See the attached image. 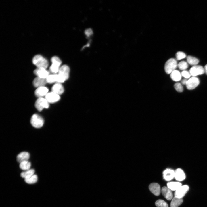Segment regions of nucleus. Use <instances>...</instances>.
<instances>
[{
	"mask_svg": "<svg viewBox=\"0 0 207 207\" xmlns=\"http://www.w3.org/2000/svg\"><path fill=\"white\" fill-rule=\"evenodd\" d=\"M32 62L37 68L46 69L48 66V62L47 60L40 55L35 56L32 59Z\"/></svg>",
	"mask_w": 207,
	"mask_h": 207,
	"instance_id": "obj_1",
	"label": "nucleus"
},
{
	"mask_svg": "<svg viewBox=\"0 0 207 207\" xmlns=\"http://www.w3.org/2000/svg\"><path fill=\"white\" fill-rule=\"evenodd\" d=\"M178 66L176 60L174 58L168 59L166 62L164 66V70L167 74L170 73L174 70Z\"/></svg>",
	"mask_w": 207,
	"mask_h": 207,
	"instance_id": "obj_2",
	"label": "nucleus"
},
{
	"mask_svg": "<svg viewBox=\"0 0 207 207\" xmlns=\"http://www.w3.org/2000/svg\"><path fill=\"white\" fill-rule=\"evenodd\" d=\"M51 60L52 64L49 68L50 71L54 74L58 72L62 63L61 60L57 57L54 56L52 57Z\"/></svg>",
	"mask_w": 207,
	"mask_h": 207,
	"instance_id": "obj_3",
	"label": "nucleus"
},
{
	"mask_svg": "<svg viewBox=\"0 0 207 207\" xmlns=\"http://www.w3.org/2000/svg\"><path fill=\"white\" fill-rule=\"evenodd\" d=\"M30 123L34 127L39 128L42 127L43 125L44 120L41 116L37 114H34L31 118Z\"/></svg>",
	"mask_w": 207,
	"mask_h": 207,
	"instance_id": "obj_4",
	"label": "nucleus"
},
{
	"mask_svg": "<svg viewBox=\"0 0 207 207\" xmlns=\"http://www.w3.org/2000/svg\"><path fill=\"white\" fill-rule=\"evenodd\" d=\"M35 106L39 111H40L44 108H48L49 106V103L45 98L39 97L35 102Z\"/></svg>",
	"mask_w": 207,
	"mask_h": 207,
	"instance_id": "obj_5",
	"label": "nucleus"
},
{
	"mask_svg": "<svg viewBox=\"0 0 207 207\" xmlns=\"http://www.w3.org/2000/svg\"><path fill=\"white\" fill-rule=\"evenodd\" d=\"M199 83L198 78L195 76H193L187 80L185 85L188 89L192 90L195 88Z\"/></svg>",
	"mask_w": 207,
	"mask_h": 207,
	"instance_id": "obj_6",
	"label": "nucleus"
},
{
	"mask_svg": "<svg viewBox=\"0 0 207 207\" xmlns=\"http://www.w3.org/2000/svg\"><path fill=\"white\" fill-rule=\"evenodd\" d=\"M70 71V69L68 66L64 65L60 67L58 74L66 80L69 78Z\"/></svg>",
	"mask_w": 207,
	"mask_h": 207,
	"instance_id": "obj_7",
	"label": "nucleus"
},
{
	"mask_svg": "<svg viewBox=\"0 0 207 207\" xmlns=\"http://www.w3.org/2000/svg\"><path fill=\"white\" fill-rule=\"evenodd\" d=\"M189 72L191 75L195 76L203 74L204 73V70L202 66L196 65L192 67L190 69Z\"/></svg>",
	"mask_w": 207,
	"mask_h": 207,
	"instance_id": "obj_8",
	"label": "nucleus"
},
{
	"mask_svg": "<svg viewBox=\"0 0 207 207\" xmlns=\"http://www.w3.org/2000/svg\"><path fill=\"white\" fill-rule=\"evenodd\" d=\"M47 83H52L55 82L61 83L65 80L58 74L49 75L46 78Z\"/></svg>",
	"mask_w": 207,
	"mask_h": 207,
	"instance_id": "obj_9",
	"label": "nucleus"
},
{
	"mask_svg": "<svg viewBox=\"0 0 207 207\" xmlns=\"http://www.w3.org/2000/svg\"><path fill=\"white\" fill-rule=\"evenodd\" d=\"M189 187L187 185H182L177 190L175 191V196L179 198L184 197L189 190Z\"/></svg>",
	"mask_w": 207,
	"mask_h": 207,
	"instance_id": "obj_10",
	"label": "nucleus"
},
{
	"mask_svg": "<svg viewBox=\"0 0 207 207\" xmlns=\"http://www.w3.org/2000/svg\"><path fill=\"white\" fill-rule=\"evenodd\" d=\"M45 98L49 103H54L58 101L60 97L59 95L51 92L47 94L45 96Z\"/></svg>",
	"mask_w": 207,
	"mask_h": 207,
	"instance_id": "obj_11",
	"label": "nucleus"
},
{
	"mask_svg": "<svg viewBox=\"0 0 207 207\" xmlns=\"http://www.w3.org/2000/svg\"><path fill=\"white\" fill-rule=\"evenodd\" d=\"M34 74L37 77L46 79L49 75V72L46 69L37 68L34 71Z\"/></svg>",
	"mask_w": 207,
	"mask_h": 207,
	"instance_id": "obj_12",
	"label": "nucleus"
},
{
	"mask_svg": "<svg viewBox=\"0 0 207 207\" xmlns=\"http://www.w3.org/2000/svg\"><path fill=\"white\" fill-rule=\"evenodd\" d=\"M48 89L45 87L42 86L38 87L35 91V94L36 96L39 98L45 96L48 93Z\"/></svg>",
	"mask_w": 207,
	"mask_h": 207,
	"instance_id": "obj_13",
	"label": "nucleus"
},
{
	"mask_svg": "<svg viewBox=\"0 0 207 207\" xmlns=\"http://www.w3.org/2000/svg\"><path fill=\"white\" fill-rule=\"evenodd\" d=\"M149 189L152 193L156 195H159L160 193V187L157 183H152L149 186Z\"/></svg>",
	"mask_w": 207,
	"mask_h": 207,
	"instance_id": "obj_14",
	"label": "nucleus"
},
{
	"mask_svg": "<svg viewBox=\"0 0 207 207\" xmlns=\"http://www.w3.org/2000/svg\"><path fill=\"white\" fill-rule=\"evenodd\" d=\"M161 192L163 196L167 200L172 199L173 195L171 190L167 187L164 186L162 189Z\"/></svg>",
	"mask_w": 207,
	"mask_h": 207,
	"instance_id": "obj_15",
	"label": "nucleus"
},
{
	"mask_svg": "<svg viewBox=\"0 0 207 207\" xmlns=\"http://www.w3.org/2000/svg\"><path fill=\"white\" fill-rule=\"evenodd\" d=\"M30 154L26 152H23L19 153L17 156V161L20 163L24 161H28L30 158Z\"/></svg>",
	"mask_w": 207,
	"mask_h": 207,
	"instance_id": "obj_16",
	"label": "nucleus"
},
{
	"mask_svg": "<svg viewBox=\"0 0 207 207\" xmlns=\"http://www.w3.org/2000/svg\"><path fill=\"white\" fill-rule=\"evenodd\" d=\"M163 177L166 180L169 181L175 177V171L171 169H167L163 172Z\"/></svg>",
	"mask_w": 207,
	"mask_h": 207,
	"instance_id": "obj_17",
	"label": "nucleus"
},
{
	"mask_svg": "<svg viewBox=\"0 0 207 207\" xmlns=\"http://www.w3.org/2000/svg\"><path fill=\"white\" fill-rule=\"evenodd\" d=\"M51 90L52 92L60 95L64 92V89L60 83H57L53 86Z\"/></svg>",
	"mask_w": 207,
	"mask_h": 207,
	"instance_id": "obj_18",
	"label": "nucleus"
},
{
	"mask_svg": "<svg viewBox=\"0 0 207 207\" xmlns=\"http://www.w3.org/2000/svg\"><path fill=\"white\" fill-rule=\"evenodd\" d=\"M175 177L178 181L183 180L185 178V175L184 171L181 169L178 168L175 171Z\"/></svg>",
	"mask_w": 207,
	"mask_h": 207,
	"instance_id": "obj_19",
	"label": "nucleus"
},
{
	"mask_svg": "<svg viewBox=\"0 0 207 207\" xmlns=\"http://www.w3.org/2000/svg\"><path fill=\"white\" fill-rule=\"evenodd\" d=\"M47 83L46 79L41 78L38 77L36 78L33 81L34 86L37 87L44 86Z\"/></svg>",
	"mask_w": 207,
	"mask_h": 207,
	"instance_id": "obj_20",
	"label": "nucleus"
},
{
	"mask_svg": "<svg viewBox=\"0 0 207 207\" xmlns=\"http://www.w3.org/2000/svg\"><path fill=\"white\" fill-rule=\"evenodd\" d=\"M167 187L172 191H176L182 186L180 182H169L167 183Z\"/></svg>",
	"mask_w": 207,
	"mask_h": 207,
	"instance_id": "obj_21",
	"label": "nucleus"
},
{
	"mask_svg": "<svg viewBox=\"0 0 207 207\" xmlns=\"http://www.w3.org/2000/svg\"><path fill=\"white\" fill-rule=\"evenodd\" d=\"M181 73L178 70H175L170 73V77L171 79L175 81L180 80L181 78Z\"/></svg>",
	"mask_w": 207,
	"mask_h": 207,
	"instance_id": "obj_22",
	"label": "nucleus"
},
{
	"mask_svg": "<svg viewBox=\"0 0 207 207\" xmlns=\"http://www.w3.org/2000/svg\"><path fill=\"white\" fill-rule=\"evenodd\" d=\"M183 200L181 198H179L174 197L172 199L171 202L170 207H178L183 202Z\"/></svg>",
	"mask_w": 207,
	"mask_h": 207,
	"instance_id": "obj_23",
	"label": "nucleus"
},
{
	"mask_svg": "<svg viewBox=\"0 0 207 207\" xmlns=\"http://www.w3.org/2000/svg\"><path fill=\"white\" fill-rule=\"evenodd\" d=\"M34 169H30L22 172L21 173V176L24 179H27L34 174Z\"/></svg>",
	"mask_w": 207,
	"mask_h": 207,
	"instance_id": "obj_24",
	"label": "nucleus"
},
{
	"mask_svg": "<svg viewBox=\"0 0 207 207\" xmlns=\"http://www.w3.org/2000/svg\"><path fill=\"white\" fill-rule=\"evenodd\" d=\"M31 164L28 161L23 162L20 163L19 167L22 170L26 171L30 169Z\"/></svg>",
	"mask_w": 207,
	"mask_h": 207,
	"instance_id": "obj_25",
	"label": "nucleus"
},
{
	"mask_svg": "<svg viewBox=\"0 0 207 207\" xmlns=\"http://www.w3.org/2000/svg\"><path fill=\"white\" fill-rule=\"evenodd\" d=\"M187 62L193 66L197 65L199 62V60L198 59L191 56H187Z\"/></svg>",
	"mask_w": 207,
	"mask_h": 207,
	"instance_id": "obj_26",
	"label": "nucleus"
},
{
	"mask_svg": "<svg viewBox=\"0 0 207 207\" xmlns=\"http://www.w3.org/2000/svg\"><path fill=\"white\" fill-rule=\"evenodd\" d=\"M37 176L35 174H34L30 177L25 179V182L29 184L34 183L37 181Z\"/></svg>",
	"mask_w": 207,
	"mask_h": 207,
	"instance_id": "obj_27",
	"label": "nucleus"
},
{
	"mask_svg": "<svg viewBox=\"0 0 207 207\" xmlns=\"http://www.w3.org/2000/svg\"><path fill=\"white\" fill-rule=\"evenodd\" d=\"M155 204L157 207H168L167 203L162 200H158L156 202Z\"/></svg>",
	"mask_w": 207,
	"mask_h": 207,
	"instance_id": "obj_28",
	"label": "nucleus"
},
{
	"mask_svg": "<svg viewBox=\"0 0 207 207\" xmlns=\"http://www.w3.org/2000/svg\"><path fill=\"white\" fill-rule=\"evenodd\" d=\"M177 66L181 70H185L188 68V65L186 62L182 61L178 64Z\"/></svg>",
	"mask_w": 207,
	"mask_h": 207,
	"instance_id": "obj_29",
	"label": "nucleus"
},
{
	"mask_svg": "<svg viewBox=\"0 0 207 207\" xmlns=\"http://www.w3.org/2000/svg\"><path fill=\"white\" fill-rule=\"evenodd\" d=\"M174 87L175 90L178 92H181L183 91V87L180 83H175L174 85Z\"/></svg>",
	"mask_w": 207,
	"mask_h": 207,
	"instance_id": "obj_30",
	"label": "nucleus"
},
{
	"mask_svg": "<svg viewBox=\"0 0 207 207\" xmlns=\"http://www.w3.org/2000/svg\"><path fill=\"white\" fill-rule=\"evenodd\" d=\"M176 57L177 59L179 60L185 58L186 57V55L184 53L182 52L178 51L176 53Z\"/></svg>",
	"mask_w": 207,
	"mask_h": 207,
	"instance_id": "obj_31",
	"label": "nucleus"
},
{
	"mask_svg": "<svg viewBox=\"0 0 207 207\" xmlns=\"http://www.w3.org/2000/svg\"><path fill=\"white\" fill-rule=\"evenodd\" d=\"M181 75L185 78H189L191 75L189 72L186 70H183L181 73Z\"/></svg>",
	"mask_w": 207,
	"mask_h": 207,
	"instance_id": "obj_32",
	"label": "nucleus"
},
{
	"mask_svg": "<svg viewBox=\"0 0 207 207\" xmlns=\"http://www.w3.org/2000/svg\"><path fill=\"white\" fill-rule=\"evenodd\" d=\"M187 80L185 79H183L181 81V83L183 84V85H186V83L187 82Z\"/></svg>",
	"mask_w": 207,
	"mask_h": 207,
	"instance_id": "obj_33",
	"label": "nucleus"
},
{
	"mask_svg": "<svg viewBox=\"0 0 207 207\" xmlns=\"http://www.w3.org/2000/svg\"><path fill=\"white\" fill-rule=\"evenodd\" d=\"M204 72L207 75V64H206L204 68Z\"/></svg>",
	"mask_w": 207,
	"mask_h": 207,
	"instance_id": "obj_34",
	"label": "nucleus"
}]
</instances>
